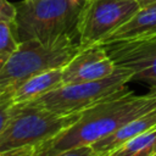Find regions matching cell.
<instances>
[{
    "mask_svg": "<svg viewBox=\"0 0 156 156\" xmlns=\"http://www.w3.org/2000/svg\"><path fill=\"white\" fill-rule=\"evenodd\" d=\"M139 7L135 0H87L77 23L79 49L101 45Z\"/></svg>",
    "mask_w": 156,
    "mask_h": 156,
    "instance_id": "cell-6",
    "label": "cell"
},
{
    "mask_svg": "<svg viewBox=\"0 0 156 156\" xmlns=\"http://www.w3.org/2000/svg\"><path fill=\"white\" fill-rule=\"evenodd\" d=\"M15 106L12 98H11V91H5L0 95V134L6 127L7 122L10 121L11 116L15 112Z\"/></svg>",
    "mask_w": 156,
    "mask_h": 156,
    "instance_id": "cell-14",
    "label": "cell"
},
{
    "mask_svg": "<svg viewBox=\"0 0 156 156\" xmlns=\"http://www.w3.org/2000/svg\"><path fill=\"white\" fill-rule=\"evenodd\" d=\"M55 156H101V155L98 154L91 146H80V147L66 150Z\"/></svg>",
    "mask_w": 156,
    "mask_h": 156,
    "instance_id": "cell-16",
    "label": "cell"
},
{
    "mask_svg": "<svg viewBox=\"0 0 156 156\" xmlns=\"http://www.w3.org/2000/svg\"><path fill=\"white\" fill-rule=\"evenodd\" d=\"M62 68H54L29 77L11 91L13 104L32 102L62 84Z\"/></svg>",
    "mask_w": 156,
    "mask_h": 156,
    "instance_id": "cell-11",
    "label": "cell"
},
{
    "mask_svg": "<svg viewBox=\"0 0 156 156\" xmlns=\"http://www.w3.org/2000/svg\"><path fill=\"white\" fill-rule=\"evenodd\" d=\"M84 0H21L16 2L15 33L20 43L76 35Z\"/></svg>",
    "mask_w": 156,
    "mask_h": 156,
    "instance_id": "cell-2",
    "label": "cell"
},
{
    "mask_svg": "<svg viewBox=\"0 0 156 156\" xmlns=\"http://www.w3.org/2000/svg\"><path fill=\"white\" fill-rule=\"evenodd\" d=\"M16 17V5L9 0H0V21L15 22Z\"/></svg>",
    "mask_w": 156,
    "mask_h": 156,
    "instance_id": "cell-15",
    "label": "cell"
},
{
    "mask_svg": "<svg viewBox=\"0 0 156 156\" xmlns=\"http://www.w3.org/2000/svg\"><path fill=\"white\" fill-rule=\"evenodd\" d=\"M84 1H87V0H84Z\"/></svg>",
    "mask_w": 156,
    "mask_h": 156,
    "instance_id": "cell-22",
    "label": "cell"
},
{
    "mask_svg": "<svg viewBox=\"0 0 156 156\" xmlns=\"http://www.w3.org/2000/svg\"><path fill=\"white\" fill-rule=\"evenodd\" d=\"M135 1L139 4L140 7L145 6V5H149V4H152V2H156V0H135Z\"/></svg>",
    "mask_w": 156,
    "mask_h": 156,
    "instance_id": "cell-18",
    "label": "cell"
},
{
    "mask_svg": "<svg viewBox=\"0 0 156 156\" xmlns=\"http://www.w3.org/2000/svg\"><path fill=\"white\" fill-rule=\"evenodd\" d=\"M20 41L15 33V24L11 21H0V67L18 49Z\"/></svg>",
    "mask_w": 156,
    "mask_h": 156,
    "instance_id": "cell-13",
    "label": "cell"
},
{
    "mask_svg": "<svg viewBox=\"0 0 156 156\" xmlns=\"http://www.w3.org/2000/svg\"><path fill=\"white\" fill-rule=\"evenodd\" d=\"M156 34V2L141 6L132 18L111 34L101 45L143 39Z\"/></svg>",
    "mask_w": 156,
    "mask_h": 156,
    "instance_id": "cell-10",
    "label": "cell"
},
{
    "mask_svg": "<svg viewBox=\"0 0 156 156\" xmlns=\"http://www.w3.org/2000/svg\"><path fill=\"white\" fill-rule=\"evenodd\" d=\"M154 127H156V107L133 118L132 121L118 128L116 132H113L112 134L93 144L91 147L101 156H107L118 146H121L123 143L133 139L134 136L143 134L144 132Z\"/></svg>",
    "mask_w": 156,
    "mask_h": 156,
    "instance_id": "cell-9",
    "label": "cell"
},
{
    "mask_svg": "<svg viewBox=\"0 0 156 156\" xmlns=\"http://www.w3.org/2000/svg\"><path fill=\"white\" fill-rule=\"evenodd\" d=\"M104 46L117 68L132 72L133 80L156 84V34Z\"/></svg>",
    "mask_w": 156,
    "mask_h": 156,
    "instance_id": "cell-7",
    "label": "cell"
},
{
    "mask_svg": "<svg viewBox=\"0 0 156 156\" xmlns=\"http://www.w3.org/2000/svg\"><path fill=\"white\" fill-rule=\"evenodd\" d=\"M79 51L78 37L55 40H27L0 67V94L12 90L38 73L63 67Z\"/></svg>",
    "mask_w": 156,
    "mask_h": 156,
    "instance_id": "cell-3",
    "label": "cell"
},
{
    "mask_svg": "<svg viewBox=\"0 0 156 156\" xmlns=\"http://www.w3.org/2000/svg\"><path fill=\"white\" fill-rule=\"evenodd\" d=\"M154 156H156V154H155V155H154Z\"/></svg>",
    "mask_w": 156,
    "mask_h": 156,
    "instance_id": "cell-20",
    "label": "cell"
},
{
    "mask_svg": "<svg viewBox=\"0 0 156 156\" xmlns=\"http://www.w3.org/2000/svg\"><path fill=\"white\" fill-rule=\"evenodd\" d=\"M132 80L130 71L116 67L108 77L84 83L61 84L32 102L60 115H77L126 89L127 83Z\"/></svg>",
    "mask_w": 156,
    "mask_h": 156,
    "instance_id": "cell-5",
    "label": "cell"
},
{
    "mask_svg": "<svg viewBox=\"0 0 156 156\" xmlns=\"http://www.w3.org/2000/svg\"><path fill=\"white\" fill-rule=\"evenodd\" d=\"M154 107H156L155 95L150 93L136 95L126 88L83 111L68 128L35 146L32 156H55L69 149L91 146Z\"/></svg>",
    "mask_w": 156,
    "mask_h": 156,
    "instance_id": "cell-1",
    "label": "cell"
},
{
    "mask_svg": "<svg viewBox=\"0 0 156 156\" xmlns=\"http://www.w3.org/2000/svg\"><path fill=\"white\" fill-rule=\"evenodd\" d=\"M33 149L34 147H32V146H27V147H22V149L7 151V152L2 154L1 156H32L33 155Z\"/></svg>",
    "mask_w": 156,
    "mask_h": 156,
    "instance_id": "cell-17",
    "label": "cell"
},
{
    "mask_svg": "<svg viewBox=\"0 0 156 156\" xmlns=\"http://www.w3.org/2000/svg\"><path fill=\"white\" fill-rule=\"evenodd\" d=\"M115 71L116 65L104 45L83 48L63 66L62 84L99 80Z\"/></svg>",
    "mask_w": 156,
    "mask_h": 156,
    "instance_id": "cell-8",
    "label": "cell"
},
{
    "mask_svg": "<svg viewBox=\"0 0 156 156\" xmlns=\"http://www.w3.org/2000/svg\"><path fill=\"white\" fill-rule=\"evenodd\" d=\"M149 93H150L151 95H155V96H156V84H152V85H151Z\"/></svg>",
    "mask_w": 156,
    "mask_h": 156,
    "instance_id": "cell-19",
    "label": "cell"
},
{
    "mask_svg": "<svg viewBox=\"0 0 156 156\" xmlns=\"http://www.w3.org/2000/svg\"><path fill=\"white\" fill-rule=\"evenodd\" d=\"M79 115H60L34 102L16 104L13 115L0 134V154L35 147L73 124Z\"/></svg>",
    "mask_w": 156,
    "mask_h": 156,
    "instance_id": "cell-4",
    "label": "cell"
},
{
    "mask_svg": "<svg viewBox=\"0 0 156 156\" xmlns=\"http://www.w3.org/2000/svg\"><path fill=\"white\" fill-rule=\"evenodd\" d=\"M0 95H1V94H0Z\"/></svg>",
    "mask_w": 156,
    "mask_h": 156,
    "instance_id": "cell-23",
    "label": "cell"
},
{
    "mask_svg": "<svg viewBox=\"0 0 156 156\" xmlns=\"http://www.w3.org/2000/svg\"><path fill=\"white\" fill-rule=\"evenodd\" d=\"M1 155H2V154H0V156H1Z\"/></svg>",
    "mask_w": 156,
    "mask_h": 156,
    "instance_id": "cell-21",
    "label": "cell"
},
{
    "mask_svg": "<svg viewBox=\"0 0 156 156\" xmlns=\"http://www.w3.org/2000/svg\"><path fill=\"white\" fill-rule=\"evenodd\" d=\"M156 154V127L123 143L107 156H154Z\"/></svg>",
    "mask_w": 156,
    "mask_h": 156,
    "instance_id": "cell-12",
    "label": "cell"
}]
</instances>
